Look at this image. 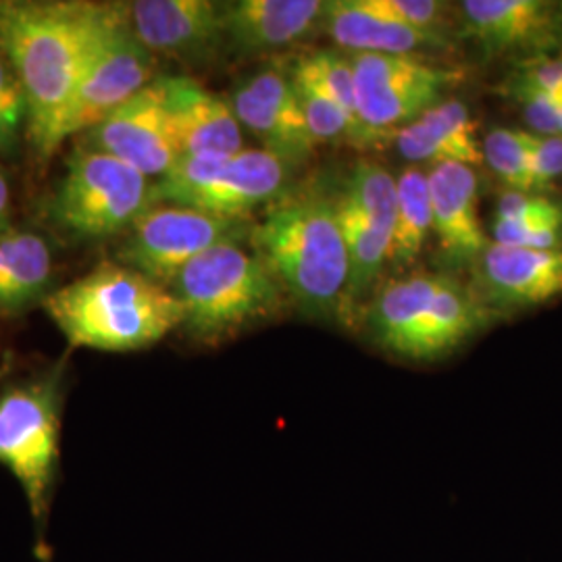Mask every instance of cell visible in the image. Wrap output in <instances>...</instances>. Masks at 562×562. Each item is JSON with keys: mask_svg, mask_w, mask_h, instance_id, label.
<instances>
[{"mask_svg": "<svg viewBox=\"0 0 562 562\" xmlns=\"http://www.w3.org/2000/svg\"><path fill=\"white\" fill-rule=\"evenodd\" d=\"M362 11L383 20L396 21L425 34L452 41V25H459V13L450 2L440 0H355Z\"/></svg>", "mask_w": 562, "mask_h": 562, "instance_id": "cell-29", "label": "cell"}, {"mask_svg": "<svg viewBox=\"0 0 562 562\" xmlns=\"http://www.w3.org/2000/svg\"><path fill=\"white\" fill-rule=\"evenodd\" d=\"M357 83V115L378 142L443 101L461 74L411 55H350Z\"/></svg>", "mask_w": 562, "mask_h": 562, "instance_id": "cell-9", "label": "cell"}, {"mask_svg": "<svg viewBox=\"0 0 562 562\" xmlns=\"http://www.w3.org/2000/svg\"><path fill=\"white\" fill-rule=\"evenodd\" d=\"M9 201H11V190L4 171L0 169V220L9 222Z\"/></svg>", "mask_w": 562, "mask_h": 562, "instance_id": "cell-35", "label": "cell"}, {"mask_svg": "<svg viewBox=\"0 0 562 562\" xmlns=\"http://www.w3.org/2000/svg\"><path fill=\"white\" fill-rule=\"evenodd\" d=\"M125 18L134 36L155 57L202 65L227 48L222 2L136 0L125 2Z\"/></svg>", "mask_w": 562, "mask_h": 562, "instance_id": "cell-12", "label": "cell"}, {"mask_svg": "<svg viewBox=\"0 0 562 562\" xmlns=\"http://www.w3.org/2000/svg\"><path fill=\"white\" fill-rule=\"evenodd\" d=\"M86 134L83 146L120 159L148 180H161L180 161L159 78Z\"/></svg>", "mask_w": 562, "mask_h": 562, "instance_id": "cell-13", "label": "cell"}, {"mask_svg": "<svg viewBox=\"0 0 562 562\" xmlns=\"http://www.w3.org/2000/svg\"><path fill=\"white\" fill-rule=\"evenodd\" d=\"M336 206L348 255V285L341 317L350 319L380 280L383 265L390 261L392 238L364 222L355 206L341 199L340 192H336Z\"/></svg>", "mask_w": 562, "mask_h": 562, "instance_id": "cell-24", "label": "cell"}, {"mask_svg": "<svg viewBox=\"0 0 562 562\" xmlns=\"http://www.w3.org/2000/svg\"><path fill=\"white\" fill-rule=\"evenodd\" d=\"M27 127V99L13 67L0 55V155H13Z\"/></svg>", "mask_w": 562, "mask_h": 562, "instance_id": "cell-31", "label": "cell"}, {"mask_svg": "<svg viewBox=\"0 0 562 562\" xmlns=\"http://www.w3.org/2000/svg\"><path fill=\"white\" fill-rule=\"evenodd\" d=\"M323 32L350 55H411L450 48L452 41L362 11L355 0L325 2Z\"/></svg>", "mask_w": 562, "mask_h": 562, "instance_id": "cell-21", "label": "cell"}, {"mask_svg": "<svg viewBox=\"0 0 562 562\" xmlns=\"http://www.w3.org/2000/svg\"><path fill=\"white\" fill-rule=\"evenodd\" d=\"M153 204L155 183L140 171L106 153L78 146L67 159L50 215L63 232L101 240L130 232Z\"/></svg>", "mask_w": 562, "mask_h": 562, "instance_id": "cell-5", "label": "cell"}, {"mask_svg": "<svg viewBox=\"0 0 562 562\" xmlns=\"http://www.w3.org/2000/svg\"><path fill=\"white\" fill-rule=\"evenodd\" d=\"M562 178V136H536L531 148L533 194H542Z\"/></svg>", "mask_w": 562, "mask_h": 562, "instance_id": "cell-34", "label": "cell"}, {"mask_svg": "<svg viewBox=\"0 0 562 562\" xmlns=\"http://www.w3.org/2000/svg\"><path fill=\"white\" fill-rule=\"evenodd\" d=\"M159 83L180 159L244 150L240 121L227 99L188 76H159Z\"/></svg>", "mask_w": 562, "mask_h": 562, "instance_id": "cell-16", "label": "cell"}, {"mask_svg": "<svg viewBox=\"0 0 562 562\" xmlns=\"http://www.w3.org/2000/svg\"><path fill=\"white\" fill-rule=\"evenodd\" d=\"M241 130H248L262 150L290 165L306 161L317 142L304 120L299 94L290 76L278 69H261L241 80L227 99Z\"/></svg>", "mask_w": 562, "mask_h": 562, "instance_id": "cell-14", "label": "cell"}, {"mask_svg": "<svg viewBox=\"0 0 562 562\" xmlns=\"http://www.w3.org/2000/svg\"><path fill=\"white\" fill-rule=\"evenodd\" d=\"M323 0H238L223 4L227 48L267 55L302 44L322 30Z\"/></svg>", "mask_w": 562, "mask_h": 562, "instance_id": "cell-18", "label": "cell"}, {"mask_svg": "<svg viewBox=\"0 0 562 562\" xmlns=\"http://www.w3.org/2000/svg\"><path fill=\"white\" fill-rule=\"evenodd\" d=\"M290 80L308 88V90H315L325 99L336 102L341 111H346L350 115V120H355L361 125L359 115H357V83H355V67H352L350 53H341L334 48L306 53L294 63V67L290 71ZM373 142L378 144L375 138Z\"/></svg>", "mask_w": 562, "mask_h": 562, "instance_id": "cell-26", "label": "cell"}, {"mask_svg": "<svg viewBox=\"0 0 562 562\" xmlns=\"http://www.w3.org/2000/svg\"><path fill=\"white\" fill-rule=\"evenodd\" d=\"M492 234H494V241L504 246L554 250L561 244L562 209L557 206L543 215L519 220V222L494 220Z\"/></svg>", "mask_w": 562, "mask_h": 562, "instance_id": "cell-30", "label": "cell"}, {"mask_svg": "<svg viewBox=\"0 0 562 562\" xmlns=\"http://www.w3.org/2000/svg\"><path fill=\"white\" fill-rule=\"evenodd\" d=\"M438 283L440 276L402 278L387 281L373 296L367 313V327L383 350L406 359Z\"/></svg>", "mask_w": 562, "mask_h": 562, "instance_id": "cell-22", "label": "cell"}, {"mask_svg": "<svg viewBox=\"0 0 562 562\" xmlns=\"http://www.w3.org/2000/svg\"><path fill=\"white\" fill-rule=\"evenodd\" d=\"M341 199L350 202L364 222L392 238L396 223V178L373 161H359L348 173L340 190Z\"/></svg>", "mask_w": 562, "mask_h": 562, "instance_id": "cell-27", "label": "cell"}, {"mask_svg": "<svg viewBox=\"0 0 562 562\" xmlns=\"http://www.w3.org/2000/svg\"><path fill=\"white\" fill-rule=\"evenodd\" d=\"M559 104H561V136H562V97L559 99Z\"/></svg>", "mask_w": 562, "mask_h": 562, "instance_id": "cell-37", "label": "cell"}, {"mask_svg": "<svg viewBox=\"0 0 562 562\" xmlns=\"http://www.w3.org/2000/svg\"><path fill=\"white\" fill-rule=\"evenodd\" d=\"M501 313L459 280L440 276L438 290L423 313L406 359L434 361L487 327Z\"/></svg>", "mask_w": 562, "mask_h": 562, "instance_id": "cell-20", "label": "cell"}, {"mask_svg": "<svg viewBox=\"0 0 562 562\" xmlns=\"http://www.w3.org/2000/svg\"><path fill=\"white\" fill-rule=\"evenodd\" d=\"M252 241L281 290L304 315L341 317L348 255L336 192L317 183L281 192L252 229Z\"/></svg>", "mask_w": 562, "mask_h": 562, "instance_id": "cell-2", "label": "cell"}, {"mask_svg": "<svg viewBox=\"0 0 562 562\" xmlns=\"http://www.w3.org/2000/svg\"><path fill=\"white\" fill-rule=\"evenodd\" d=\"M521 102L522 115L536 136H561V104L557 97L531 90H510Z\"/></svg>", "mask_w": 562, "mask_h": 562, "instance_id": "cell-32", "label": "cell"}, {"mask_svg": "<svg viewBox=\"0 0 562 562\" xmlns=\"http://www.w3.org/2000/svg\"><path fill=\"white\" fill-rule=\"evenodd\" d=\"M42 304L74 346L106 352L155 346L186 317L173 292L121 262H101Z\"/></svg>", "mask_w": 562, "mask_h": 562, "instance_id": "cell-3", "label": "cell"}, {"mask_svg": "<svg viewBox=\"0 0 562 562\" xmlns=\"http://www.w3.org/2000/svg\"><path fill=\"white\" fill-rule=\"evenodd\" d=\"M536 134L515 127H494L482 140L483 161L508 192H531V148Z\"/></svg>", "mask_w": 562, "mask_h": 562, "instance_id": "cell-28", "label": "cell"}, {"mask_svg": "<svg viewBox=\"0 0 562 562\" xmlns=\"http://www.w3.org/2000/svg\"><path fill=\"white\" fill-rule=\"evenodd\" d=\"M159 60L127 25L125 4H102L67 109L65 138L90 132L157 80Z\"/></svg>", "mask_w": 562, "mask_h": 562, "instance_id": "cell-7", "label": "cell"}, {"mask_svg": "<svg viewBox=\"0 0 562 562\" xmlns=\"http://www.w3.org/2000/svg\"><path fill=\"white\" fill-rule=\"evenodd\" d=\"M241 220L157 202L127 232L121 265L157 283H173L181 269L223 241L240 240Z\"/></svg>", "mask_w": 562, "mask_h": 562, "instance_id": "cell-10", "label": "cell"}, {"mask_svg": "<svg viewBox=\"0 0 562 562\" xmlns=\"http://www.w3.org/2000/svg\"><path fill=\"white\" fill-rule=\"evenodd\" d=\"M101 9L99 2L0 0V55L23 86L25 136L44 161L67 140V109Z\"/></svg>", "mask_w": 562, "mask_h": 562, "instance_id": "cell-1", "label": "cell"}, {"mask_svg": "<svg viewBox=\"0 0 562 562\" xmlns=\"http://www.w3.org/2000/svg\"><path fill=\"white\" fill-rule=\"evenodd\" d=\"M462 38L483 57H543L562 41V4L550 0H464L457 9Z\"/></svg>", "mask_w": 562, "mask_h": 562, "instance_id": "cell-11", "label": "cell"}, {"mask_svg": "<svg viewBox=\"0 0 562 562\" xmlns=\"http://www.w3.org/2000/svg\"><path fill=\"white\" fill-rule=\"evenodd\" d=\"M396 150L411 162H461L475 167L483 161L482 140L467 104L443 99L417 120L392 134Z\"/></svg>", "mask_w": 562, "mask_h": 562, "instance_id": "cell-19", "label": "cell"}, {"mask_svg": "<svg viewBox=\"0 0 562 562\" xmlns=\"http://www.w3.org/2000/svg\"><path fill=\"white\" fill-rule=\"evenodd\" d=\"M398 202L390 246V261L398 269L415 265L431 234V196L427 171L411 165L396 178Z\"/></svg>", "mask_w": 562, "mask_h": 562, "instance_id": "cell-25", "label": "cell"}, {"mask_svg": "<svg viewBox=\"0 0 562 562\" xmlns=\"http://www.w3.org/2000/svg\"><path fill=\"white\" fill-rule=\"evenodd\" d=\"M288 180V165L262 148L229 157H190L155 183V204L169 202L229 220H246L271 204Z\"/></svg>", "mask_w": 562, "mask_h": 562, "instance_id": "cell-8", "label": "cell"}, {"mask_svg": "<svg viewBox=\"0 0 562 562\" xmlns=\"http://www.w3.org/2000/svg\"><path fill=\"white\" fill-rule=\"evenodd\" d=\"M431 196V234L448 269L475 265L487 248L480 220V181L473 167L438 162L427 169Z\"/></svg>", "mask_w": 562, "mask_h": 562, "instance_id": "cell-15", "label": "cell"}, {"mask_svg": "<svg viewBox=\"0 0 562 562\" xmlns=\"http://www.w3.org/2000/svg\"><path fill=\"white\" fill-rule=\"evenodd\" d=\"M183 327L199 341L227 340L283 306V290L267 262L238 240L223 241L186 265L173 280Z\"/></svg>", "mask_w": 562, "mask_h": 562, "instance_id": "cell-4", "label": "cell"}, {"mask_svg": "<svg viewBox=\"0 0 562 562\" xmlns=\"http://www.w3.org/2000/svg\"><path fill=\"white\" fill-rule=\"evenodd\" d=\"M510 90H531L548 97H562V57H533L515 76Z\"/></svg>", "mask_w": 562, "mask_h": 562, "instance_id": "cell-33", "label": "cell"}, {"mask_svg": "<svg viewBox=\"0 0 562 562\" xmlns=\"http://www.w3.org/2000/svg\"><path fill=\"white\" fill-rule=\"evenodd\" d=\"M477 294L498 313L538 306L562 294V250L490 241L473 265Z\"/></svg>", "mask_w": 562, "mask_h": 562, "instance_id": "cell-17", "label": "cell"}, {"mask_svg": "<svg viewBox=\"0 0 562 562\" xmlns=\"http://www.w3.org/2000/svg\"><path fill=\"white\" fill-rule=\"evenodd\" d=\"M7 223L9 222H2V220H0V234L7 229Z\"/></svg>", "mask_w": 562, "mask_h": 562, "instance_id": "cell-36", "label": "cell"}, {"mask_svg": "<svg viewBox=\"0 0 562 562\" xmlns=\"http://www.w3.org/2000/svg\"><path fill=\"white\" fill-rule=\"evenodd\" d=\"M53 280V252L41 234L4 229L0 234V315H18L41 301Z\"/></svg>", "mask_w": 562, "mask_h": 562, "instance_id": "cell-23", "label": "cell"}, {"mask_svg": "<svg viewBox=\"0 0 562 562\" xmlns=\"http://www.w3.org/2000/svg\"><path fill=\"white\" fill-rule=\"evenodd\" d=\"M59 431V375L15 383L0 394V462L20 482L41 543L57 480Z\"/></svg>", "mask_w": 562, "mask_h": 562, "instance_id": "cell-6", "label": "cell"}]
</instances>
